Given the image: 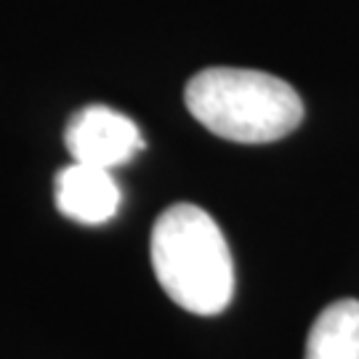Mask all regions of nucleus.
Segmentation results:
<instances>
[{"label": "nucleus", "mask_w": 359, "mask_h": 359, "mask_svg": "<svg viewBox=\"0 0 359 359\" xmlns=\"http://www.w3.org/2000/svg\"><path fill=\"white\" fill-rule=\"evenodd\" d=\"M65 144L75 163L107 168L126 165L144 149L139 126L104 104L83 107L65 130Z\"/></svg>", "instance_id": "3"}, {"label": "nucleus", "mask_w": 359, "mask_h": 359, "mask_svg": "<svg viewBox=\"0 0 359 359\" xmlns=\"http://www.w3.org/2000/svg\"><path fill=\"white\" fill-rule=\"evenodd\" d=\"M184 102L200 126L237 144L277 142L304 120V102L290 83L243 67L197 72L187 83Z\"/></svg>", "instance_id": "2"}, {"label": "nucleus", "mask_w": 359, "mask_h": 359, "mask_svg": "<svg viewBox=\"0 0 359 359\" xmlns=\"http://www.w3.org/2000/svg\"><path fill=\"white\" fill-rule=\"evenodd\" d=\"M152 269L157 283L181 309L213 317L234 295V261L224 231L203 208L179 203L152 226Z\"/></svg>", "instance_id": "1"}, {"label": "nucleus", "mask_w": 359, "mask_h": 359, "mask_svg": "<svg viewBox=\"0 0 359 359\" xmlns=\"http://www.w3.org/2000/svg\"><path fill=\"white\" fill-rule=\"evenodd\" d=\"M120 187L112 170L86 163H75L59 170L56 176V208L59 213L77 224L99 226L115 218L120 208Z\"/></svg>", "instance_id": "4"}, {"label": "nucleus", "mask_w": 359, "mask_h": 359, "mask_svg": "<svg viewBox=\"0 0 359 359\" xmlns=\"http://www.w3.org/2000/svg\"><path fill=\"white\" fill-rule=\"evenodd\" d=\"M304 359H359V301L341 298L320 311Z\"/></svg>", "instance_id": "5"}]
</instances>
